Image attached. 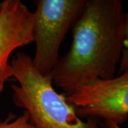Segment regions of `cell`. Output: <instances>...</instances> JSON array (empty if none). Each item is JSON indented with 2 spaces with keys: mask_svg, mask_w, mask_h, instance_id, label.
Segmentation results:
<instances>
[{
  "mask_svg": "<svg viewBox=\"0 0 128 128\" xmlns=\"http://www.w3.org/2000/svg\"><path fill=\"white\" fill-rule=\"evenodd\" d=\"M124 16L120 0H88L72 28L69 50L50 75L65 96L85 83L116 76L123 50Z\"/></svg>",
  "mask_w": 128,
  "mask_h": 128,
  "instance_id": "1",
  "label": "cell"
},
{
  "mask_svg": "<svg viewBox=\"0 0 128 128\" xmlns=\"http://www.w3.org/2000/svg\"><path fill=\"white\" fill-rule=\"evenodd\" d=\"M12 78V100L28 114L34 128H99L97 119L86 122L78 117L64 93H58L50 77L42 76L32 57L18 52L10 59Z\"/></svg>",
  "mask_w": 128,
  "mask_h": 128,
  "instance_id": "2",
  "label": "cell"
},
{
  "mask_svg": "<svg viewBox=\"0 0 128 128\" xmlns=\"http://www.w3.org/2000/svg\"><path fill=\"white\" fill-rule=\"evenodd\" d=\"M66 97L80 119H102L121 126L128 120V68L111 79L85 83Z\"/></svg>",
  "mask_w": 128,
  "mask_h": 128,
  "instance_id": "4",
  "label": "cell"
},
{
  "mask_svg": "<svg viewBox=\"0 0 128 128\" xmlns=\"http://www.w3.org/2000/svg\"><path fill=\"white\" fill-rule=\"evenodd\" d=\"M0 128H34L30 122L28 114L24 111L23 114L17 116L11 113L3 121L0 122Z\"/></svg>",
  "mask_w": 128,
  "mask_h": 128,
  "instance_id": "6",
  "label": "cell"
},
{
  "mask_svg": "<svg viewBox=\"0 0 128 128\" xmlns=\"http://www.w3.org/2000/svg\"><path fill=\"white\" fill-rule=\"evenodd\" d=\"M88 0L34 1L32 61L42 76L50 77L59 60V50L70 29L72 30L85 9Z\"/></svg>",
  "mask_w": 128,
  "mask_h": 128,
  "instance_id": "3",
  "label": "cell"
},
{
  "mask_svg": "<svg viewBox=\"0 0 128 128\" xmlns=\"http://www.w3.org/2000/svg\"><path fill=\"white\" fill-rule=\"evenodd\" d=\"M34 13L21 0L0 2V93L12 78L10 56L33 43Z\"/></svg>",
  "mask_w": 128,
  "mask_h": 128,
  "instance_id": "5",
  "label": "cell"
},
{
  "mask_svg": "<svg viewBox=\"0 0 128 128\" xmlns=\"http://www.w3.org/2000/svg\"><path fill=\"white\" fill-rule=\"evenodd\" d=\"M99 128H122L120 125L108 121H103Z\"/></svg>",
  "mask_w": 128,
  "mask_h": 128,
  "instance_id": "8",
  "label": "cell"
},
{
  "mask_svg": "<svg viewBox=\"0 0 128 128\" xmlns=\"http://www.w3.org/2000/svg\"><path fill=\"white\" fill-rule=\"evenodd\" d=\"M128 68V13L124 16V41L123 50L120 61L118 74L123 73Z\"/></svg>",
  "mask_w": 128,
  "mask_h": 128,
  "instance_id": "7",
  "label": "cell"
}]
</instances>
